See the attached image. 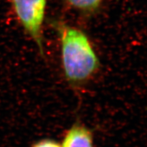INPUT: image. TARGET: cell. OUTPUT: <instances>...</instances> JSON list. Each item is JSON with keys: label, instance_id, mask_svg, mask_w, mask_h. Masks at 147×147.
Segmentation results:
<instances>
[{"label": "cell", "instance_id": "obj_4", "mask_svg": "<svg viewBox=\"0 0 147 147\" xmlns=\"http://www.w3.org/2000/svg\"><path fill=\"white\" fill-rule=\"evenodd\" d=\"M73 8L85 12H92L97 10L102 0H66Z\"/></svg>", "mask_w": 147, "mask_h": 147}, {"label": "cell", "instance_id": "obj_3", "mask_svg": "<svg viewBox=\"0 0 147 147\" xmlns=\"http://www.w3.org/2000/svg\"><path fill=\"white\" fill-rule=\"evenodd\" d=\"M61 147H95L93 133L83 125H73L66 131Z\"/></svg>", "mask_w": 147, "mask_h": 147}, {"label": "cell", "instance_id": "obj_5", "mask_svg": "<svg viewBox=\"0 0 147 147\" xmlns=\"http://www.w3.org/2000/svg\"><path fill=\"white\" fill-rule=\"evenodd\" d=\"M32 147H61V144L52 139H44L34 143Z\"/></svg>", "mask_w": 147, "mask_h": 147}, {"label": "cell", "instance_id": "obj_1", "mask_svg": "<svg viewBox=\"0 0 147 147\" xmlns=\"http://www.w3.org/2000/svg\"><path fill=\"white\" fill-rule=\"evenodd\" d=\"M54 26L59 35L64 76L71 85L87 83L96 74L100 61L91 41L82 30L57 22Z\"/></svg>", "mask_w": 147, "mask_h": 147}, {"label": "cell", "instance_id": "obj_2", "mask_svg": "<svg viewBox=\"0 0 147 147\" xmlns=\"http://www.w3.org/2000/svg\"><path fill=\"white\" fill-rule=\"evenodd\" d=\"M16 17L27 34L44 54L42 25L47 0H10Z\"/></svg>", "mask_w": 147, "mask_h": 147}]
</instances>
